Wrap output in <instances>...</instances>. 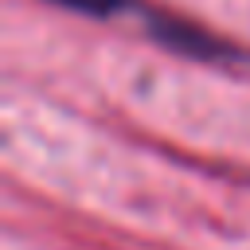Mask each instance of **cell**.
<instances>
[{"mask_svg": "<svg viewBox=\"0 0 250 250\" xmlns=\"http://www.w3.org/2000/svg\"><path fill=\"white\" fill-rule=\"evenodd\" d=\"M152 35H156V39H164L168 47H176V51H188V55H199V59H219V55H227V47H223L219 39H211L203 27H195V23H184V20L156 16V20H152Z\"/></svg>", "mask_w": 250, "mask_h": 250, "instance_id": "6da1fadb", "label": "cell"}, {"mask_svg": "<svg viewBox=\"0 0 250 250\" xmlns=\"http://www.w3.org/2000/svg\"><path fill=\"white\" fill-rule=\"evenodd\" d=\"M59 8H70V12H82V16H113L121 12L129 0H51Z\"/></svg>", "mask_w": 250, "mask_h": 250, "instance_id": "7a4b0ae2", "label": "cell"}]
</instances>
